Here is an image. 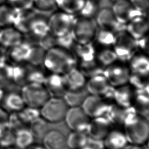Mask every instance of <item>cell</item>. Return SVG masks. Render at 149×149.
Wrapping results in <instances>:
<instances>
[{"label":"cell","mask_w":149,"mask_h":149,"mask_svg":"<svg viewBox=\"0 0 149 149\" xmlns=\"http://www.w3.org/2000/svg\"><path fill=\"white\" fill-rule=\"evenodd\" d=\"M63 75L68 90H77L85 87L86 77L76 67L72 68Z\"/></svg>","instance_id":"484cf974"},{"label":"cell","mask_w":149,"mask_h":149,"mask_svg":"<svg viewBox=\"0 0 149 149\" xmlns=\"http://www.w3.org/2000/svg\"><path fill=\"white\" fill-rule=\"evenodd\" d=\"M108 104L102 97L88 94L84 99L81 107L91 118L103 116L105 114Z\"/></svg>","instance_id":"7c38bea8"},{"label":"cell","mask_w":149,"mask_h":149,"mask_svg":"<svg viewBox=\"0 0 149 149\" xmlns=\"http://www.w3.org/2000/svg\"><path fill=\"white\" fill-rule=\"evenodd\" d=\"M6 3L17 12L33 8V0H7Z\"/></svg>","instance_id":"bcb514c9"},{"label":"cell","mask_w":149,"mask_h":149,"mask_svg":"<svg viewBox=\"0 0 149 149\" xmlns=\"http://www.w3.org/2000/svg\"><path fill=\"white\" fill-rule=\"evenodd\" d=\"M137 45L138 49L148 52V39L147 35L137 40Z\"/></svg>","instance_id":"f907efd6"},{"label":"cell","mask_w":149,"mask_h":149,"mask_svg":"<svg viewBox=\"0 0 149 149\" xmlns=\"http://www.w3.org/2000/svg\"><path fill=\"white\" fill-rule=\"evenodd\" d=\"M94 20L98 29L108 30L115 34L125 30L126 25L118 21L111 7L100 8Z\"/></svg>","instance_id":"ba28073f"},{"label":"cell","mask_w":149,"mask_h":149,"mask_svg":"<svg viewBox=\"0 0 149 149\" xmlns=\"http://www.w3.org/2000/svg\"><path fill=\"white\" fill-rule=\"evenodd\" d=\"M64 134L56 130L48 131L42 139L43 146L47 149H63L66 145Z\"/></svg>","instance_id":"cb8c5ba5"},{"label":"cell","mask_w":149,"mask_h":149,"mask_svg":"<svg viewBox=\"0 0 149 149\" xmlns=\"http://www.w3.org/2000/svg\"><path fill=\"white\" fill-rule=\"evenodd\" d=\"M118 60V57L113 49H105L101 51L98 55V61L101 66L107 67Z\"/></svg>","instance_id":"ab89813d"},{"label":"cell","mask_w":149,"mask_h":149,"mask_svg":"<svg viewBox=\"0 0 149 149\" xmlns=\"http://www.w3.org/2000/svg\"><path fill=\"white\" fill-rule=\"evenodd\" d=\"M31 45L25 41L7 49L6 58H5L12 65L26 63Z\"/></svg>","instance_id":"ac0fdd59"},{"label":"cell","mask_w":149,"mask_h":149,"mask_svg":"<svg viewBox=\"0 0 149 149\" xmlns=\"http://www.w3.org/2000/svg\"><path fill=\"white\" fill-rule=\"evenodd\" d=\"M112 87L103 74L90 77L85 84V87L89 94L101 97H102Z\"/></svg>","instance_id":"d6986e66"},{"label":"cell","mask_w":149,"mask_h":149,"mask_svg":"<svg viewBox=\"0 0 149 149\" xmlns=\"http://www.w3.org/2000/svg\"><path fill=\"white\" fill-rule=\"evenodd\" d=\"M4 94H5V91L3 90L0 88V102H1V101L2 100V98L4 95Z\"/></svg>","instance_id":"db71d44e"},{"label":"cell","mask_w":149,"mask_h":149,"mask_svg":"<svg viewBox=\"0 0 149 149\" xmlns=\"http://www.w3.org/2000/svg\"><path fill=\"white\" fill-rule=\"evenodd\" d=\"M46 50L39 45H31L27 58L26 63L36 67L43 66Z\"/></svg>","instance_id":"d6a6232c"},{"label":"cell","mask_w":149,"mask_h":149,"mask_svg":"<svg viewBox=\"0 0 149 149\" xmlns=\"http://www.w3.org/2000/svg\"><path fill=\"white\" fill-rule=\"evenodd\" d=\"M22 120L26 125H30L32 122L40 117V111L38 108L24 107L21 111L17 112Z\"/></svg>","instance_id":"74e56055"},{"label":"cell","mask_w":149,"mask_h":149,"mask_svg":"<svg viewBox=\"0 0 149 149\" xmlns=\"http://www.w3.org/2000/svg\"><path fill=\"white\" fill-rule=\"evenodd\" d=\"M88 94L85 87L77 90H68L63 96V99L70 107H80Z\"/></svg>","instance_id":"83f0119b"},{"label":"cell","mask_w":149,"mask_h":149,"mask_svg":"<svg viewBox=\"0 0 149 149\" xmlns=\"http://www.w3.org/2000/svg\"><path fill=\"white\" fill-rule=\"evenodd\" d=\"M86 0H55L56 7L61 11L74 15L79 13Z\"/></svg>","instance_id":"1f68e13d"},{"label":"cell","mask_w":149,"mask_h":149,"mask_svg":"<svg viewBox=\"0 0 149 149\" xmlns=\"http://www.w3.org/2000/svg\"><path fill=\"white\" fill-rule=\"evenodd\" d=\"M112 12L118 21L126 25L133 19L143 14L137 10L129 0H120L112 3Z\"/></svg>","instance_id":"8fae6325"},{"label":"cell","mask_w":149,"mask_h":149,"mask_svg":"<svg viewBox=\"0 0 149 149\" xmlns=\"http://www.w3.org/2000/svg\"><path fill=\"white\" fill-rule=\"evenodd\" d=\"M88 136L86 133L73 131L66 140V144L70 149H81L86 144Z\"/></svg>","instance_id":"836d02e7"},{"label":"cell","mask_w":149,"mask_h":149,"mask_svg":"<svg viewBox=\"0 0 149 149\" xmlns=\"http://www.w3.org/2000/svg\"><path fill=\"white\" fill-rule=\"evenodd\" d=\"M0 105L9 113L18 112L26 107L20 92L17 91L5 92Z\"/></svg>","instance_id":"9a60e30c"},{"label":"cell","mask_w":149,"mask_h":149,"mask_svg":"<svg viewBox=\"0 0 149 149\" xmlns=\"http://www.w3.org/2000/svg\"><path fill=\"white\" fill-rule=\"evenodd\" d=\"M103 140L95 139L88 137L86 145L81 149H104Z\"/></svg>","instance_id":"7dc6e473"},{"label":"cell","mask_w":149,"mask_h":149,"mask_svg":"<svg viewBox=\"0 0 149 149\" xmlns=\"http://www.w3.org/2000/svg\"><path fill=\"white\" fill-rule=\"evenodd\" d=\"M132 5L143 14L146 15L149 7V0H129Z\"/></svg>","instance_id":"c3c4849f"},{"label":"cell","mask_w":149,"mask_h":149,"mask_svg":"<svg viewBox=\"0 0 149 149\" xmlns=\"http://www.w3.org/2000/svg\"><path fill=\"white\" fill-rule=\"evenodd\" d=\"M76 65V58L69 51L55 47L46 51L43 66L51 73L64 74Z\"/></svg>","instance_id":"6da1fadb"},{"label":"cell","mask_w":149,"mask_h":149,"mask_svg":"<svg viewBox=\"0 0 149 149\" xmlns=\"http://www.w3.org/2000/svg\"><path fill=\"white\" fill-rule=\"evenodd\" d=\"M103 141L107 149H123L128 143L125 133L118 130H111Z\"/></svg>","instance_id":"7402d4cb"},{"label":"cell","mask_w":149,"mask_h":149,"mask_svg":"<svg viewBox=\"0 0 149 149\" xmlns=\"http://www.w3.org/2000/svg\"><path fill=\"white\" fill-rule=\"evenodd\" d=\"M115 38V34L106 30L98 29L94 39L101 45L105 47L112 45Z\"/></svg>","instance_id":"f35d334b"},{"label":"cell","mask_w":149,"mask_h":149,"mask_svg":"<svg viewBox=\"0 0 149 149\" xmlns=\"http://www.w3.org/2000/svg\"><path fill=\"white\" fill-rule=\"evenodd\" d=\"M43 84L50 97H63L68 90L63 74L51 73L46 76Z\"/></svg>","instance_id":"4fadbf2b"},{"label":"cell","mask_w":149,"mask_h":149,"mask_svg":"<svg viewBox=\"0 0 149 149\" xmlns=\"http://www.w3.org/2000/svg\"><path fill=\"white\" fill-rule=\"evenodd\" d=\"M111 126L112 123L104 116L93 118L89 123L87 135L93 139L104 140L111 130Z\"/></svg>","instance_id":"5bb4252c"},{"label":"cell","mask_w":149,"mask_h":149,"mask_svg":"<svg viewBox=\"0 0 149 149\" xmlns=\"http://www.w3.org/2000/svg\"><path fill=\"white\" fill-rule=\"evenodd\" d=\"M9 113L0 107V133L9 125Z\"/></svg>","instance_id":"681fc988"},{"label":"cell","mask_w":149,"mask_h":149,"mask_svg":"<svg viewBox=\"0 0 149 149\" xmlns=\"http://www.w3.org/2000/svg\"><path fill=\"white\" fill-rule=\"evenodd\" d=\"M65 119L68 127L73 131L87 133L91 119L81 107H70L66 112Z\"/></svg>","instance_id":"9c48e42d"},{"label":"cell","mask_w":149,"mask_h":149,"mask_svg":"<svg viewBox=\"0 0 149 149\" xmlns=\"http://www.w3.org/2000/svg\"><path fill=\"white\" fill-rule=\"evenodd\" d=\"M111 2H115L116 1H120V0H109Z\"/></svg>","instance_id":"680465c9"},{"label":"cell","mask_w":149,"mask_h":149,"mask_svg":"<svg viewBox=\"0 0 149 149\" xmlns=\"http://www.w3.org/2000/svg\"><path fill=\"white\" fill-rule=\"evenodd\" d=\"M73 49L75 55L80 59L81 62H89L95 60V51L92 42L84 44L76 42Z\"/></svg>","instance_id":"f1b7e54d"},{"label":"cell","mask_w":149,"mask_h":149,"mask_svg":"<svg viewBox=\"0 0 149 149\" xmlns=\"http://www.w3.org/2000/svg\"><path fill=\"white\" fill-rule=\"evenodd\" d=\"M97 30L94 19L79 16L74 17L70 33L76 43L84 44L92 42Z\"/></svg>","instance_id":"7a4b0ae2"},{"label":"cell","mask_w":149,"mask_h":149,"mask_svg":"<svg viewBox=\"0 0 149 149\" xmlns=\"http://www.w3.org/2000/svg\"><path fill=\"white\" fill-rule=\"evenodd\" d=\"M75 16L62 11L52 13L48 19L49 30L55 37L70 31Z\"/></svg>","instance_id":"52a82bcc"},{"label":"cell","mask_w":149,"mask_h":149,"mask_svg":"<svg viewBox=\"0 0 149 149\" xmlns=\"http://www.w3.org/2000/svg\"><path fill=\"white\" fill-rule=\"evenodd\" d=\"M15 132L8 126L0 133V147L7 148L15 146Z\"/></svg>","instance_id":"60d3db41"},{"label":"cell","mask_w":149,"mask_h":149,"mask_svg":"<svg viewBox=\"0 0 149 149\" xmlns=\"http://www.w3.org/2000/svg\"><path fill=\"white\" fill-rule=\"evenodd\" d=\"M149 23L146 15L136 17L126 24L125 31L135 40H138L147 35Z\"/></svg>","instance_id":"e0dca14e"},{"label":"cell","mask_w":149,"mask_h":149,"mask_svg":"<svg viewBox=\"0 0 149 149\" xmlns=\"http://www.w3.org/2000/svg\"><path fill=\"white\" fill-rule=\"evenodd\" d=\"M86 77H91L99 74H103L104 68L97 63L95 60L89 62H81L80 69Z\"/></svg>","instance_id":"d590c367"},{"label":"cell","mask_w":149,"mask_h":149,"mask_svg":"<svg viewBox=\"0 0 149 149\" xmlns=\"http://www.w3.org/2000/svg\"><path fill=\"white\" fill-rule=\"evenodd\" d=\"M20 94L26 106L41 108L50 95L43 84L29 83L21 87Z\"/></svg>","instance_id":"277c9868"},{"label":"cell","mask_w":149,"mask_h":149,"mask_svg":"<svg viewBox=\"0 0 149 149\" xmlns=\"http://www.w3.org/2000/svg\"><path fill=\"white\" fill-rule=\"evenodd\" d=\"M129 61L131 73L147 77L149 73V61L146 55H134Z\"/></svg>","instance_id":"4316f807"},{"label":"cell","mask_w":149,"mask_h":149,"mask_svg":"<svg viewBox=\"0 0 149 149\" xmlns=\"http://www.w3.org/2000/svg\"><path fill=\"white\" fill-rule=\"evenodd\" d=\"M6 1L7 0H0V5L4 3H6Z\"/></svg>","instance_id":"6f0895ef"},{"label":"cell","mask_w":149,"mask_h":149,"mask_svg":"<svg viewBox=\"0 0 149 149\" xmlns=\"http://www.w3.org/2000/svg\"><path fill=\"white\" fill-rule=\"evenodd\" d=\"M15 146L22 148L27 149L33 143L34 138L27 127L21 128L15 132Z\"/></svg>","instance_id":"4dcf8cb0"},{"label":"cell","mask_w":149,"mask_h":149,"mask_svg":"<svg viewBox=\"0 0 149 149\" xmlns=\"http://www.w3.org/2000/svg\"><path fill=\"white\" fill-rule=\"evenodd\" d=\"M124 127L125 134L130 144L141 145L147 140L149 133L147 118L139 115Z\"/></svg>","instance_id":"3957f363"},{"label":"cell","mask_w":149,"mask_h":149,"mask_svg":"<svg viewBox=\"0 0 149 149\" xmlns=\"http://www.w3.org/2000/svg\"><path fill=\"white\" fill-rule=\"evenodd\" d=\"M49 32L48 19L37 13L30 24L27 33L39 40Z\"/></svg>","instance_id":"d4e9b609"},{"label":"cell","mask_w":149,"mask_h":149,"mask_svg":"<svg viewBox=\"0 0 149 149\" xmlns=\"http://www.w3.org/2000/svg\"><path fill=\"white\" fill-rule=\"evenodd\" d=\"M100 8L98 0H86L79 14V16L94 19Z\"/></svg>","instance_id":"8d00e7d4"},{"label":"cell","mask_w":149,"mask_h":149,"mask_svg":"<svg viewBox=\"0 0 149 149\" xmlns=\"http://www.w3.org/2000/svg\"><path fill=\"white\" fill-rule=\"evenodd\" d=\"M4 149H22V148H19L15 146H13L12 147H8L7 148H4Z\"/></svg>","instance_id":"11a10c76"},{"label":"cell","mask_w":149,"mask_h":149,"mask_svg":"<svg viewBox=\"0 0 149 149\" xmlns=\"http://www.w3.org/2000/svg\"><path fill=\"white\" fill-rule=\"evenodd\" d=\"M29 126V130L34 139H42L48 132L47 122L44 119L40 117L32 122Z\"/></svg>","instance_id":"e575fe53"},{"label":"cell","mask_w":149,"mask_h":149,"mask_svg":"<svg viewBox=\"0 0 149 149\" xmlns=\"http://www.w3.org/2000/svg\"><path fill=\"white\" fill-rule=\"evenodd\" d=\"M33 8L39 12L49 13L56 7L55 0H33Z\"/></svg>","instance_id":"b9f144b4"},{"label":"cell","mask_w":149,"mask_h":149,"mask_svg":"<svg viewBox=\"0 0 149 149\" xmlns=\"http://www.w3.org/2000/svg\"><path fill=\"white\" fill-rule=\"evenodd\" d=\"M23 40V34L13 26L0 29V47L6 49L21 43Z\"/></svg>","instance_id":"2e32d148"},{"label":"cell","mask_w":149,"mask_h":149,"mask_svg":"<svg viewBox=\"0 0 149 149\" xmlns=\"http://www.w3.org/2000/svg\"><path fill=\"white\" fill-rule=\"evenodd\" d=\"M0 148H1V147H0Z\"/></svg>","instance_id":"94428289"},{"label":"cell","mask_w":149,"mask_h":149,"mask_svg":"<svg viewBox=\"0 0 149 149\" xmlns=\"http://www.w3.org/2000/svg\"><path fill=\"white\" fill-rule=\"evenodd\" d=\"M146 77H147L130 73L128 82H129L136 90L143 89L148 87V81L146 80Z\"/></svg>","instance_id":"ee69618b"},{"label":"cell","mask_w":149,"mask_h":149,"mask_svg":"<svg viewBox=\"0 0 149 149\" xmlns=\"http://www.w3.org/2000/svg\"><path fill=\"white\" fill-rule=\"evenodd\" d=\"M38 45L47 51L56 47V37L49 32L44 36L39 38Z\"/></svg>","instance_id":"f6af8a7d"},{"label":"cell","mask_w":149,"mask_h":149,"mask_svg":"<svg viewBox=\"0 0 149 149\" xmlns=\"http://www.w3.org/2000/svg\"><path fill=\"white\" fill-rule=\"evenodd\" d=\"M67 106L63 99L50 97L41 107L40 115L47 122L57 123L65 119L68 109Z\"/></svg>","instance_id":"8992f818"},{"label":"cell","mask_w":149,"mask_h":149,"mask_svg":"<svg viewBox=\"0 0 149 149\" xmlns=\"http://www.w3.org/2000/svg\"><path fill=\"white\" fill-rule=\"evenodd\" d=\"M12 70L13 65L5 58L0 61V88L5 92L16 91L13 87H18L13 81Z\"/></svg>","instance_id":"ffe728a7"},{"label":"cell","mask_w":149,"mask_h":149,"mask_svg":"<svg viewBox=\"0 0 149 149\" xmlns=\"http://www.w3.org/2000/svg\"><path fill=\"white\" fill-rule=\"evenodd\" d=\"M17 11L7 3L0 5V27L13 25Z\"/></svg>","instance_id":"f546056e"},{"label":"cell","mask_w":149,"mask_h":149,"mask_svg":"<svg viewBox=\"0 0 149 149\" xmlns=\"http://www.w3.org/2000/svg\"><path fill=\"white\" fill-rule=\"evenodd\" d=\"M134 98V92L127 85H123L115 87L113 100L116 104L122 108L133 106Z\"/></svg>","instance_id":"44dd1931"},{"label":"cell","mask_w":149,"mask_h":149,"mask_svg":"<svg viewBox=\"0 0 149 149\" xmlns=\"http://www.w3.org/2000/svg\"><path fill=\"white\" fill-rule=\"evenodd\" d=\"M1 27H0V29H1Z\"/></svg>","instance_id":"91938a15"},{"label":"cell","mask_w":149,"mask_h":149,"mask_svg":"<svg viewBox=\"0 0 149 149\" xmlns=\"http://www.w3.org/2000/svg\"><path fill=\"white\" fill-rule=\"evenodd\" d=\"M37 13V12L33 8L18 11L13 26L22 34H27L29 32L30 24Z\"/></svg>","instance_id":"603a6c76"},{"label":"cell","mask_w":149,"mask_h":149,"mask_svg":"<svg viewBox=\"0 0 149 149\" xmlns=\"http://www.w3.org/2000/svg\"><path fill=\"white\" fill-rule=\"evenodd\" d=\"M123 149H148L147 144L146 146H141L137 144H127Z\"/></svg>","instance_id":"816d5d0a"},{"label":"cell","mask_w":149,"mask_h":149,"mask_svg":"<svg viewBox=\"0 0 149 149\" xmlns=\"http://www.w3.org/2000/svg\"><path fill=\"white\" fill-rule=\"evenodd\" d=\"M27 149H47L44 146H39V145H35L33 146L31 145Z\"/></svg>","instance_id":"f5cc1de1"},{"label":"cell","mask_w":149,"mask_h":149,"mask_svg":"<svg viewBox=\"0 0 149 149\" xmlns=\"http://www.w3.org/2000/svg\"><path fill=\"white\" fill-rule=\"evenodd\" d=\"M112 46L118 59L124 62L129 61L134 55L138 49L137 40L125 30L115 34V41Z\"/></svg>","instance_id":"5b68a950"},{"label":"cell","mask_w":149,"mask_h":149,"mask_svg":"<svg viewBox=\"0 0 149 149\" xmlns=\"http://www.w3.org/2000/svg\"><path fill=\"white\" fill-rule=\"evenodd\" d=\"M103 75L112 86L118 87L128 83L130 71L123 65L113 63L104 69Z\"/></svg>","instance_id":"30bf717a"},{"label":"cell","mask_w":149,"mask_h":149,"mask_svg":"<svg viewBox=\"0 0 149 149\" xmlns=\"http://www.w3.org/2000/svg\"><path fill=\"white\" fill-rule=\"evenodd\" d=\"M3 58H4V56L3 55V54H2V51H1V49H0V61H1V60H2Z\"/></svg>","instance_id":"9f6ffc18"},{"label":"cell","mask_w":149,"mask_h":149,"mask_svg":"<svg viewBox=\"0 0 149 149\" xmlns=\"http://www.w3.org/2000/svg\"><path fill=\"white\" fill-rule=\"evenodd\" d=\"M75 42L70 31L61 36L56 37V47L68 51L73 49Z\"/></svg>","instance_id":"7bdbcfd3"}]
</instances>
